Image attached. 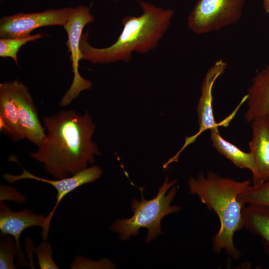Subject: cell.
<instances>
[{
	"instance_id": "obj_22",
	"label": "cell",
	"mask_w": 269,
	"mask_h": 269,
	"mask_svg": "<svg viewBox=\"0 0 269 269\" xmlns=\"http://www.w3.org/2000/svg\"><path fill=\"white\" fill-rule=\"evenodd\" d=\"M3 200H10L22 203L26 201V197L14 188L2 184L0 185V202Z\"/></svg>"
},
{
	"instance_id": "obj_5",
	"label": "cell",
	"mask_w": 269,
	"mask_h": 269,
	"mask_svg": "<svg viewBox=\"0 0 269 269\" xmlns=\"http://www.w3.org/2000/svg\"><path fill=\"white\" fill-rule=\"evenodd\" d=\"M245 3V0H197L188 16V27L196 34H204L236 24Z\"/></svg>"
},
{
	"instance_id": "obj_18",
	"label": "cell",
	"mask_w": 269,
	"mask_h": 269,
	"mask_svg": "<svg viewBox=\"0 0 269 269\" xmlns=\"http://www.w3.org/2000/svg\"><path fill=\"white\" fill-rule=\"evenodd\" d=\"M46 36L47 34L45 33H38L23 38H0V56L3 58H11L18 65L17 53L20 47L30 41H33Z\"/></svg>"
},
{
	"instance_id": "obj_23",
	"label": "cell",
	"mask_w": 269,
	"mask_h": 269,
	"mask_svg": "<svg viewBox=\"0 0 269 269\" xmlns=\"http://www.w3.org/2000/svg\"><path fill=\"white\" fill-rule=\"evenodd\" d=\"M265 12L269 15V0H261Z\"/></svg>"
},
{
	"instance_id": "obj_16",
	"label": "cell",
	"mask_w": 269,
	"mask_h": 269,
	"mask_svg": "<svg viewBox=\"0 0 269 269\" xmlns=\"http://www.w3.org/2000/svg\"><path fill=\"white\" fill-rule=\"evenodd\" d=\"M209 131L213 146L219 153L230 160L237 167L247 169L250 170L252 174L254 173V159L250 151L245 152L225 139L221 135L218 127H215Z\"/></svg>"
},
{
	"instance_id": "obj_15",
	"label": "cell",
	"mask_w": 269,
	"mask_h": 269,
	"mask_svg": "<svg viewBox=\"0 0 269 269\" xmlns=\"http://www.w3.org/2000/svg\"><path fill=\"white\" fill-rule=\"evenodd\" d=\"M242 217L243 228L260 238L269 256V207L247 204L243 207Z\"/></svg>"
},
{
	"instance_id": "obj_14",
	"label": "cell",
	"mask_w": 269,
	"mask_h": 269,
	"mask_svg": "<svg viewBox=\"0 0 269 269\" xmlns=\"http://www.w3.org/2000/svg\"><path fill=\"white\" fill-rule=\"evenodd\" d=\"M0 130L14 141L25 138L16 105L4 82L0 84Z\"/></svg>"
},
{
	"instance_id": "obj_21",
	"label": "cell",
	"mask_w": 269,
	"mask_h": 269,
	"mask_svg": "<svg viewBox=\"0 0 269 269\" xmlns=\"http://www.w3.org/2000/svg\"><path fill=\"white\" fill-rule=\"evenodd\" d=\"M113 268H115V266L107 259L95 262L80 256H76L70 265L71 269Z\"/></svg>"
},
{
	"instance_id": "obj_8",
	"label": "cell",
	"mask_w": 269,
	"mask_h": 269,
	"mask_svg": "<svg viewBox=\"0 0 269 269\" xmlns=\"http://www.w3.org/2000/svg\"><path fill=\"white\" fill-rule=\"evenodd\" d=\"M21 169L22 172L19 174L13 175L5 173L3 174V177L9 183H13L23 179H32L40 181L51 185L57 191L56 204L51 211L46 216L45 229L41 233V236L44 241L46 240L47 238L53 216L63 198L77 188L98 179L101 176L103 173L102 170L99 166L94 165L79 171L70 176L51 180L37 176L23 167H21Z\"/></svg>"
},
{
	"instance_id": "obj_7",
	"label": "cell",
	"mask_w": 269,
	"mask_h": 269,
	"mask_svg": "<svg viewBox=\"0 0 269 269\" xmlns=\"http://www.w3.org/2000/svg\"><path fill=\"white\" fill-rule=\"evenodd\" d=\"M66 7L49 9L41 12L18 13L0 19V38H23L31 35L34 30L41 27L63 26L73 10Z\"/></svg>"
},
{
	"instance_id": "obj_12",
	"label": "cell",
	"mask_w": 269,
	"mask_h": 269,
	"mask_svg": "<svg viewBox=\"0 0 269 269\" xmlns=\"http://www.w3.org/2000/svg\"><path fill=\"white\" fill-rule=\"evenodd\" d=\"M252 138L249 142L255 170L253 175V185L269 180V125L266 118L256 119L251 122Z\"/></svg>"
},
{
	"instance_id": "obj_3",
	"label": "cell",
	"mask_w": 269,
	"mask_h": 269,
	"mask_svg": "<svg viewBox=\"0 0 269 269\" xmlns=\"http://www.w3.org/2000/svg\"><path fill=\"white\" fill-rule=\"evenodd\" d=\"M251 184L249 180L239 181L213 172L200 173L188 181L190 193L197 195L219 219L220 228L212 239L213 251L219 253L224 250L234 260L241 256L234 244V236L243 228L242 211L245 205L239 201L238 196Z\"/></svg>"
},
{
	"instance_id": "obj_11",
	"label": "cell",
	"mask_w": 269,
	"mask_h": 269,
	"mask_svg": "<svg viewBox=\"0 0 269 269\" xmlns=\"http://www.w3.org/2000/svg\"><path fill=\"white\" fill-rule=\"evenodd\" d=\"M46 216L35 214L32 210L24 209L13 211L2 201L0 204V230L1 234L11 236L17 248V266L29 267L26 262L20 246L19 239L22 233L31 227H40L42 232L46 227Z\"/></svg>"
},
{
	"instance_id": "obj_6",
	"label": "cell",
	"mask_w": 269,
	"mask_h": 269,
	"mask_svg": "<svg viewBox=\"0 0 269 269\" xmlns=\"http://www.w3.org/2000/svg\"><path fill=\"white\" fill-rule=\"evenodd\" d=\"M94 20V17L88 7L77 6L73 8L67 22L63 26L68 35L66 43L70 53L73 79L72 84L59 102L61 106H66L76 99L79 94L92 87L91 81L84 78L79 72V61L81 60L80 42L85 26Z\"/></svg>"
},
{
	"instance_id": "obj_20",
	"label": "cell",
	"mask_w": 269,
	"mask_h": 269,
	"mask_svg": "<svg viewBox=\"0 0 269 269\" xmlns=\"http://www.w3.org/2000/svg\"><path fill=\"white\" fill-rule=\"evenodd\" d=\"M33 250L36 255L37 264L40 269H60L52 258V249L50 243L45 240Z\"/></svg>"
},
{
	"instance_id": "obj_4",
	"label": "cell",
	"mask_w": 269,
	"mask_h": 269,
	"mask_svg": "<svg viewBox=\"0 0 269 269\" xmlns=\"http://www.w3.org/2000/svg\"><path fill=\"white\" fill-rule=\"evenodd\" d=\"M177 182L175 180L169 182L167 176L156 196L150 200L144 199L143 188H141V200L134 199L132 201L133 216L129 219L116 220L111 229L118 233L121 240H128L131 236H136L139 229L145 228L148 231L145 238L146 243L154 240L162 234L160 225L162 218L181 209V206L171 205L177 193V188L174 186Z\"/></svg>"
},
{
	"instance_id": "obj_2",
	"label": "cell",
	"mask_w": 269,
	"mask_h": 269,
	"mask_svg": "<svg viewBox=\"0 0 269 269\" xmlns=\"http://www.w3.org/2000/svg\"><path fill=\"white\" fill-rule=\"evenodd\" d=\"M139 3L142 13L123 18L122 31L110 46L93 47L88 41V33H83L80 42L81 60L94 64L128 62L134 52L144 54L155 49L168 30L174 11L143 1Z\"/></svg>"
},
{
	"instance_id": "obj_24",
	"label": "cell",
	"mask_w": 269,
	"mask_h": 269,
	"mask_svg": "<svg viewBox=\"0 0 269 269\" xmlns=\"http://www.w3.org/2000/svg\"><path fill=\"white\" fill-rule=\"evenodd\" d=\"M266 119L267 120V122L269 125V115L266 117Z\"/></svg>"
},
{
	"instance_id": "obj_9",
	"label": "cell",
	"mask_w": 269,
	"mask_h": 269,
	"mask_svg": "<svg viewBox=\"0 0 269 269\" xmlns=\"http://www.w3.org/2000/svg\"><path fill=\"white\" fill-rule=\"evenodd\" d=\"M227 68V63L220 59L207 70L201 86V95L197 107L198 115V132L194 135L185 137V143L180 150L173 156L172 159L178 160L179 155L188 145L193 143L197 137L205 131L218 127L221 124H227L230 119L224 120L223 123H217L213 115L212 90L217 79L224 73Z\"/></svg>"
},
{
	"instance_id": "obj_10",
	"label": "cell",
	"mask_w": 269,
	"mask_h": 269,
	"mask_svg": "<svg viewBox=\"0 0 269 269\" xmlns=\"http://www.w3.org/2000/svg\"><path fill=\"white\" fill-rule=\"evenodd\" d=\"M4 83L16 105L25 138L39 146L46 134L28 88L17 79Z\"/></svg>"
},
{
	"instance_id": "obj_19",
	"label": "cell",
	"mask_w": 269,
	"mask_h": 269,
	"mask_svg": "<svg viewBox=\"0 0 269 269\" xmlns=\"http://www.w3.org/2000/svg\"><path fill=\"white\" fill-rule=\"evenodd\" d=\"M17 255V248L13 237L1 234L0 240V269H15L14 256Z\"/></svg>"
},
{
	"instance_id": "obj_17",
	"label": "cell",
	"mask_w": 269,
	"mask_h": 269,
	"mask_svg": "<svg viewBox=\"0 0 269 269\" xmlns=\"http://www.w3.org/2000/svg\"><path fill=\"white\" fill-rule=\"evenodd\" d=\"M243 204H254L269 207V180L258 185L251 184L238 196Z\"/></svg>"
},
{
	"instance_id": "obj_13",
	"label": "cell",
	"mask_w": 269,
	"mask_h": 269,
	"mask_svg": "<svg viewBox=\"0 0 269 269\" xmlns=\"http://www.w3.org/2000/svg\"><path fill=\"white\" fill-rule=\"evenodd\" d=\"M246 96L248 108L245 118L248 122L269 115V65L253 77Z\"/></svg>"
},
{
	"instance_id": "obj_1",
	"label": "cell",
	"mask_w": 269,
	"mask_h": 269,
	"mask_svg": "<svg viewBox=\"0 0 269 269\" xmlns=\"http://www.w3.org/2000/svg\"><path fill=\"white\" fill-rule=\"evenodd\" d=\"M43 122L47 133L37 150L29 156L43 163L55 179L87 168L95 156L101 155L92 140L95 124L88 111L80 115L72 110H61L53 116H45Z\"/></svg>"
}]
</instances>
